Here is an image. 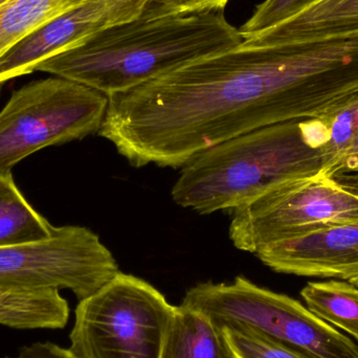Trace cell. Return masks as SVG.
I'll return each mask as SVG.
<instances>
[{"label":"cell","instance_id":"2","mask_svg":"<svg viewBox=\"0 0 358 358\" xmlns=\"http://www.w3.org/2000/svg\"><path fill=\"white\" fill-rule=\"evenodd\" d=\"M242 43L239 29L227 21L224 10L140 16L94 34L37 71L110 96Z\"/></svg>","mask_w":358,"mask_h":358},{"label":"cell","instance_id":"19","mask_svg":"<svg viewBox=\"0 0 358 358\" xmlns=\"http://www.w3.org/2000/svg\"><path fill=\"white\" fill-rule=\"evenodd\" d=\"M229 0H157L145 8L147 18L200 10H224Z\"/></svg>","mask_w":358,"mask_h":358},{"label":"cell","instance_id":"4","mask_svg":"<svg viewBox=\"0 0 358 358\" xmlns=\"http://www.w3.org/2000/svg\"><path fill=\"white\" fill-rule=\"evenodd\" d=\"M183 306L204 313L219 329H248L273 338L309 358H358V346L286 294L244 277L189 288Z\"/></svg>","mask_w":358,"mask_h":358},{"label":"cell","instance_id":"10","mask_svg":"<svg viewBox=\"0 0 358 358\" xmlns=\"http://www.w3.org/2000/svg\"><path fill=\"white\" fill-rule=\"evenodd\" d=\"M256 255L277 273L352 281L358 279V219L271 244Z\"/></svg>","mask_w":358,"mask_h":358},{"label":"cell","instance_id":"17","mask_svg":"<svg viewBox=\"0 0 358 358\" xmlns=\"http://www.w3.org/2000/svg\"><path fill=\"white\" fill-rule=\"evenodd\" d=\"M222 330L237 358H309L273 338L252 330L234 328Z\"/></svg>","mask_w":358,"mask_h":358},{"label":"cell","instance_id":"6","mask_svg":"<svg viewBox=\"0 0 358 358\" xmlns=\"http://www.w3.org/2000/svg\"><path fill=\"white\" fill-rule=\"evenodd\" d=\"M358 219V173L290 179L234 210L229 238L258 254L271 244Z\"/></svg>","mask_w":358,"mask_h":358},{"label":"cell","instance_id":"3","mask_svg":"<svg viewBox=\"0 0 358 358\" xmlns=\"http://www.w3.org/2000/svg\"><path fill=\"white\" fill-rule=\"evenodd\" d=\"M323 170L321 152L302 121L252 130L206 149L182 167L172 189L176 203L200 214L235 210L290 179Z\"/></svg>","mask_w":358,"mask_h":358},{"label":"cell","instance_id":"8","mask_svg":"<svg viewBox=\"0 0 358 358\" xmlns=\"http://www.w3.org/2000/svg\"><path fill=\"white\" fill-rule=\"evenodd\" d=\"M119 273L99 236L78 225L54 227L46 239L0 248V287L69 289L82 301Z\"/></svg>","mask_w":358,"mask_h":358},{"label":"cell","instance_id":"16","mask_svg":"<svg viewBox=\"0 0 358 358\" xmlns=\"http://www.w3.org/2000/svg\"><path fill=\"white\" fill-rule=\"evenodd\" d=\"M88 0H8L0 6V57L44 23Z\"/></svg>","mask_w":358,"mask_h":358},{"label":"cell","instance_id":"18","mask_svg":"<svg viewBox=\"0 0 358 358\" xmlns=\"http://www.w3.org/2000/svg\"><path fill=\"white\" fill-rule=\"evenodd\" d=\"M315 1L317 0H264L257 6L252 17L239 27L243 41L255 34L287 20Z\"/></svg>","mask_w":358,"mask_h":358},{"label":"cell","instance_id":"12","mask_svg":"<svg viewBox=\"0 0 358 358\" xmlns=\"http://www.w3.org/2000/svg\"><path fill=\"white\" fill-rule=\"evenodd\" d=\"M57 289L0 287V325L14 329H62L67 301Z\"/></svg>","mask_w":358,"mask_h":358},{"label":"cell","instance_id":"15","mask_svg":"<svg viewBox=\"0 0 358 358\" xmlns=\"http://www.w3.org/2000/svg\"><path fill=\"white\" fill-rule=\"evenodd\" d=\"M301 296L315 317L358 341V287L343 280L309 282Z\"/></svg>","mask_w":358,"mask_h":358},{"label":"cell","instance_id":"9","mask_svg":"<svg viewBox=\"0 0 358 358\" xmlns=\"http://www.w3.org/2000/svg\"><path fill=\"white\" fill-rule=\"evenodd\" d=\"M148 0H88L48 21L0 57V88L107 27L142 16Z\"/></svg>","mask_w":358,"mask_h":358},{"label":"cell","instance_id":"1","mask_svg":"<svg viewBox=\"0 0 358 358\" xmlns=\"http://www.w3.org/2000/svg\"><path fill=\"white\" fill-rule=\"evenodd\" d=\"M334 86L315 44H241L109 96L99 134L134 167H183L236 136L323 115Z\"/></svg>","mask_w":358,"mask_h":358},{"label":"cell","instance_id":"5","mask_svg":"<svg viewBox=\"0 0 358 358\" xmlns=\"http://www.w3.org/2000/svg\"><path fill=\"white\" fill-rule=\"evenodd\" d=\"M174 309L155 286L120 271L79 301L69 350L78 358H161Z\"/></svg>","mask_w":358,"mask_h":358},{"label":"cell","instance_id":"22","mask_svg":"<svg viewBox=\"0 0 358 358\" xmlns=\"http://www.w3.org/2000/svg\"><path fill=\"white\" fill-rule=\"evenodd\" d=\"M350 283H352L353 285L357 286L358 287V279L352 280V281H349Z\"/></svg>","mask_w":358,"mask_h":358},{"label":"cell","instance_id":"24","mask_svg":"<svg viewBox=\"0 0 358 358\" xmlns=\"http://www.w3.org/2000/svg\"><path fill=\"white\" fill-rule=\"evenodd\" d=\"M155 1H157V0H148V3H147V6H149V4L153 3V2Z\"/></svg>","mask_w":358,"mask_h":358},{"label":"cell","instance_id":"11","mask_svg":"<svg viewBox=\"0 0 358 358\" xmlns=\"http://www.w3.org/2000/svg\"><path fill=\"white\" fill-rule=\"evenodd\" d=\"M358 31V0H317L287 20L244 40L246 46L296 43Z\"/></svg>","mask_w":358,"mask_h":358},{"label":"cell","instance_id":"13","mask_svg":"<svg viewBox=\"0 0 358 358\" xmlns=\"http://www.w3.org/2000/svg\"><path fill=\"white\" fill-rule=\"evenodd\" d=\"M161 358H237L219 329L204 313L176 306Z\"/></svg>","mask_w":358,"mask_h":358},{"label":"cell","instance_id":"23","mask_svg":"<svg viewBox=\"0 0 358 358\" xmlns=\"http://www.w3.org/2000/svg\"><path fill=\"white\" fill-rule=\"evenodd\" d=\"M8 0H0V6H3L4 3H6Z\"/></svg>","mask_w":358,"mask_h":358},{"label":"cell","instance_id":"20","mask_svg":"<svg viewBox=\"0 0 358 358\" xmlns=\"http://www.w3.org/2000/svg\"><path fill=\"white\" fill-rule=\"evenodd\" d=\"M328 176L343 173H358V134L344 152L326 169L321 171Z\"/></svg>","mask_w":358,"mask_h":358},{"label":"cell","instance_id":"7","mask_svg":"<svg viewBox=\"0 0 358 358\" xmlns=\"http://www.w3.org/2000/svg\"><path fill=\"white\" fill-rule=\"evenodd\" d=\"M109 96L63 78L29 82L0 111V176L46 147L100 131Z\"/></svg>","mask_w":358,"mask_h":358},{"label":"cell","instance_id":"14","mask_svg":"<svg viewBox=\"0 0 358 358\" xmlns=\"http://www.w3.org/2000/svg\"><path fill=\"white\" fill-rule=\"evenodd\" d=\"M52 227L27 202L12 173L0 176V248L46 239Z\"/></svg>","mask_w":358,"mask_h":358},{"label":"cell","instance_id":"21","mask_svg":"<svg viewBox=\"0 0 358 358\" xmlns=\"http://www.w3.org/2000/svg\"><path fill=\"white\" fill-rule=\"evenodd\" d=\"M4 358H78L71 350L54 343H34L20 349L16 357Z\"/></svg>","mask_w":358,"mask_h":358}]
</instances>
